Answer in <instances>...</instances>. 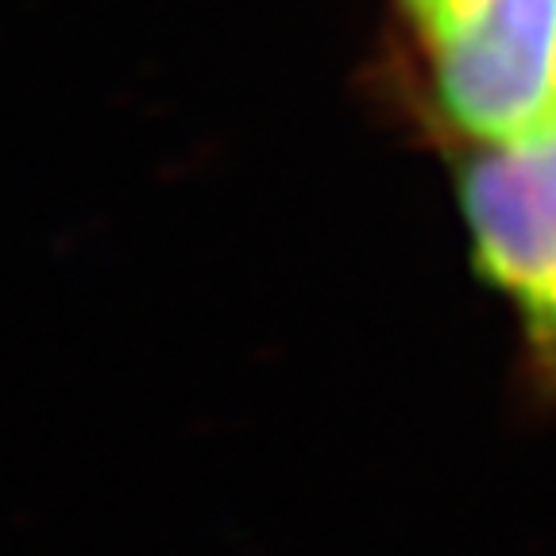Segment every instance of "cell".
Wrapping results in <instances>:
<instances>
[{
  "mask_svg": "<svg viewBox=\"0 0 556 556\" xmlns=\"http://www.w3.org/2000/svg\"><path fill=\"white\" fill-rule=\"evenodd\" d=\"M433 121L471 151H518L556 136V0H486L429 47Z\"/></svg>",
  "mask_w": 556,
  "mask_h": 556,
  "instance_id": "6da1fadb",
  "label": "cell"
},
{
  "mask_svg": "<svg viewBox=\"0 0 556 556\" xmlns=\"http://www.w3.org/2000/svg\"><path fill=\"white\" fill-rule=\"evenodd\" d=\"M471 263L521 325L530 371L556 394V136L471 151L456 178Z\"/></svg>",
  "mask_w": 556,
  "mask_h": 556,
  "instance_id": "7a4b0ae2",
  "label": "cell"
},
{
  "mask_svg": "<svg viewBox=\"0 0 556 556\" xmlns=\"http://www.w3.org/2000/svg\"><path fill=\"white\" fill-rule=\"evenodd\" d=\"M402 24L414 35L421 51L444 43L471 24L486 9V0H394Z\"/></svg>",
  "mask_w": 556,
  "mask_h": 556,
  "instance_id": "3957f363",
  "label": "cell"
}]
</instances>
